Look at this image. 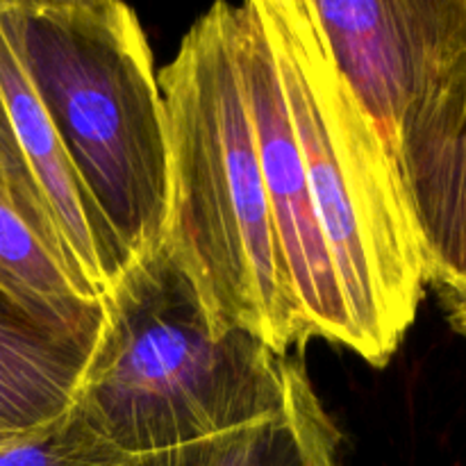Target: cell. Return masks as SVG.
I'll return each instance as SVG.
<instances>
[{"instance_id":"cell-1","label":"cell","mask_w":466,"mask_h":466,"mask_svg":"<svg viewBox=\"0 0 466 466\" xmlns=\"http://www.w3.org/2000/svg\"><path fill=\"white\" fill-rule=\"evenodd\" d=\"M167 109L164 246L228 326L276 353L309 341L287 282L237 55L235 7L217 3L159 71Z\"/></svg>"},{"instance_id":"cell-2","label":"cell","mask_w":466,"mask_h":466,"mask_svg":"<svg viewBox=\"0 0 466 466\" xmlns=\"http://www.w3.org/2000/svg\"><path fill=\"white\" fill-rule=\"evenodd\" d=\"M73 410L118 455H144L273 417L300 362L223 323L167 246L103 300Z\"/></svg>"},{"instance_id":"cell-3","label":"cell","mask_w":466,"mask_h":466,"mask_svg":"<svg viewBox=\"0 0 466 466\" xmlns=\"http://www.w3.org/2000/svg\"><path fill=\"white\" fill-rule=\"evenodd\" d=\"M259 5L353 328V350L385 367L417 319L428 285L417 218L390 148L337 71L308 0Z\"/></svg>"},{"instance_id":"cell-4","label":"cell","mask_w":466,"mask_h":466,"mask_svg":"<svg viewBox=\"0 0 466 466\" xmlns=\"http://www.w3.org/2000/svg\"><path fill=\"white\" fill-rule=\"evenodd\" d=\"M0 12L73 171L132 259L164 244L167 109L141 23L114 0Z\"/></svg>"},{"instance_id":"cell-5","label":"cell","mask_w":466,"mask_h":466,"mask_svg":"<svg viewBox=\"0 0 466 466\" xmlns=\"http://www.w3.org/2000/svg\"><path fill=\"white\" fill-rule=\"evenodd\" d=\"M0 187L94 299L135 259L73 171L0 12Z\"/></svg>"},{"instance_id":"cell-6","label":"cell","mask_w":466,"mask_h":466,"mask_svg":"<svg viewBox=\"0 0 466 466\" xmlns=\"http://www.w3.org/2000/svg\"><path fill=\"white\" fill-rule=\"evenodd\" d=\"M235 32L255 148L289 291L309 339L319 337L353 350V328L314 212L285 82L259 0L237 5Z\"/></svg>"},{"instance_id":"cell-7","label":"cell","mask_w":466,"mask_h":466,"mask_svg":"<svg viewBox=\"0 0 466 466\" xmlns=\"http://www.w3.org/2000/svg\"><path fill=\"white\" fill-rule=\"evenodd\" d=\"M308 7L337 71L387 146L440 35L446 0H308Z\"/></svg>"},{"instance_id":"cell-8","label":"cell","mask_w":466,"mask_h":466,"mask_svg":"<svg viewBox=\"0 0 466 466\" xmlns=\"http://www.w3.org/2000/svg\"><path fill=\"white\" fill-rule=\"evenodd\" d=\"M94 344L0 294V444L39 431L73 408Z\"/></svg>"},{"instance_id":"cell-9","label":"cell","mask_w":466,"mask_h":466,"mask_svg":"<svg viewBox=\"0 0 466 466\" xmlns=\"http://www.w3.org/2000/svg\"><path fill=\"white\" fill-rule=\"evenodd\" d=\"M339 446L341 432L299 364L289 400L273 417L176 449L126 455L114 466H341Z\"/></svg>"},{"instance_id":"cell-10","label":"cell","mask_w":466,"mask_h":466,"mask_svg":"<svg viewBox=\"0 0 466 466\" xmlns=\"http://www.w3.org/2000/svg\"><path fill=\"white\" fill-rule=\"evenodd\" d=\"M387 148L396 167L466 162V0H446L440 35Z\"/></svg>"},{"instance_id":"cell-11","label":"cell","mask_w":466,"mask_h":466,"mask_svg":"<svg viewBox=\"0 0 466 466\" xmlns=\"http://www.w3.org/2000/svg\"><path fill=\"white\" fill-rule=\"evenodd\" d=\"M0 294L41 321L98 339L103 300L76 280L0 187Z\"/></svg>"},{"instance_id":"cell-12","label":"cell","mask_w":466,"mask_h":466,"mask_svg":"<svg viewBox=\"0 0 466 466\" xmlns=\"http://www.w3.org/2000/svg\"><path fill=\"white\" fill-rule=\"evenodd\" d=\"M396 171L421 232L426 280L466 337V162H408Z\"/></svg>"},{"instance_id":"cell-13","label":"cell","mask_w":466,"mask_h":466,"mask_svg":"<svg viewBox=\"0 0 466 466\" xmlns=\"http://www.w3.org/2000/svg\"><path fill=\"white\" fill-rule=\"evenodd\" d=\"M116 460L73 408L48 426L0 444V466H114Z\"/></svg>"}]
</instances>
